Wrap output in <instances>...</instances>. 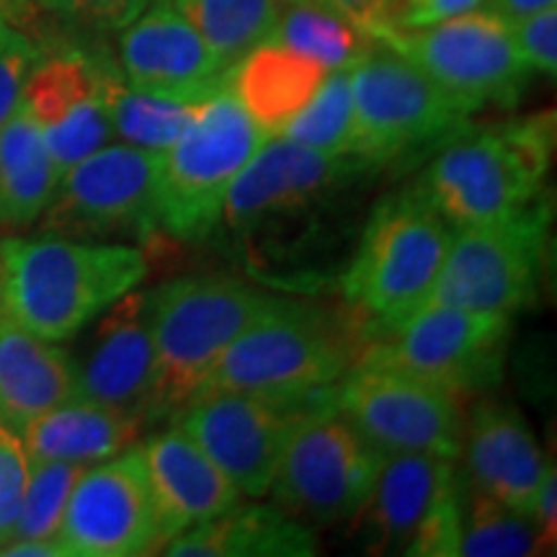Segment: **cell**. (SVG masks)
<instances>
[{
    "mask_svg": "<svg viewBox=\"0 0 557 557\" xmlns=\"http://www.w3.org/2000/svg\"><path fill=\"white\" fill-rule=\"evenodd\" d=\"M160 156L135 145H103L62 173L41 230L75 240H135L160 233Z\"/></svg>",
    "mask_w": 557,
    "mask_h": 557,
    "instance_id": "11",
    "label": "cell"
},
{
    "mask_svg": "<svg viewBox=\"0 0 557 557\" xmlns=\"http://www.w3.org/2000/svg\"><path fill=\"white\" fill-rule=\"evenodd\" d=\"M60 173L39 124L18 101L0 127V230L29 227L50 205Z\"/></svg>",
    "mask_w": 557,
    "mask_h": 557,
    "instance_id": "27",
    "label": "cell"
},
{
    "mask_svg": "<svg viewBox=\"0 0 557 557\" xmlns=\"http://www.w3.org/2000/svg\"><path fill=\"white\" fill-rule=\"evenodd\" d=\"M271 41L323 62L329 70H351L377 47V39L354 26L329 3H289L282 9Z\"/></svg>",
    "mask_w": 557,
    "mask_h": 557,
    "instance_id": "30",
    "label": "cell"
},
{
    "mask_svg": "<svg viewBox=\"0 0 557 557\" xmlns=\"http://www.w3.org/2000/svg\"><path fill=\"white\" fill-rule=\"evenodd\" d=\"M468 500L462 506V537H459V555L468 557H524L547 553L537 524L517 511L465 485Z\"/></svg>",
    "mask_w": 557,
    "mask_h": 557,
    "instance_id": "31",
    "label": "cell"
},
{
    "mask_svg": "<svg viewBox=\"0 0 557 557\" xmlns=\"http://www.w3.org/2000/svg\"><path fill=\"white\" fill-rule=\"evenodd\" d=\"M380 169L359 156H325L274 135L230 186L218 227L256 276L305 287L344 238L351 199Z\"/></svg>",
    "mask_w": 557,
    "mask_h": 557,
    "instance_id": "1",
    "label": "cell"
},
{
    "mask_svg": "<svg viewBox=\"0 0 557 557\" xmlns=\"http://www.w3.org/2000/svg\"><path fill=\"white\" fill-rule=\"evenodd\" d=\"M382 459L338 413L331 389L299 410L269 493L292 517L315 524L351 521L372 493Z\"/></svg>",
    "mask_w": 557,
    "mask_h": 557,
    "instance_id": "9",
    "label": "cell"
},
{
    "mask_svg": "<svg viewBox=\"0 0 557 557\" xmlns=\"http://www.w3.org/2000/svg\"><path fill=\"white\" fill-rule=\"evenodd\" d=\"M315 534L292 513L271 506H238L163 545L176 557H310Z\"/></svg>",
    "mask_w": 557,
    "mask_h": 557,
    "instance_id": "25",
    "label": "cell"
},
{
    "mask_svg": "<svg viewBox=\"0 0 557 557\" xmlns=\"http://www.w3.org/2000/svg\"><path fill=\"white\" fill-rule=\"evenodd\" d=\"M553 145V114L465 127L436 150L418 186L451 227L508 220L545 197Z\"/></svg>",
    "mask_w": 557,
    "mask_h": 557,
    "instance_id": "6",
    "label": "cell"
},
{
    "mask_svg": "<svg viewBox=\"0 0 557 557\" xmlns=\"http://www.w3.org/2000/svg\"><path fill=\"white\" fill-rule=\"evenodd\" d=\"M139 451L156 508L158 547L238 504V487L176 423L148 436Z\"/></svg>",
    "mask_w": 557,
    "mask_h": 557,
    "instance_id": "20",
    "label": "cell"
},
{
    "mask_svg": "<svg viewBox=\"0 0 557 557\" xmlns=\"http://www.w3.org/2000/svg\"><path fill=\"white\" fill-rule=\"evenodd\" d=\"M549 201L508 220L451 230L429 302L513 318L537 299L547 261Z\"/></svg>",
    "mask_w": 557,
    "mask_h": 557,
    "instance_id": "10",
    "label": "cell"
},
{
    "mask_svg": "<svg viewBox=\"0 0 557 557\" xmlns=\"http://www.w3.org/2000/svg\"><path fill=\"white\" fill-rule=\"evenodd\" d=\"M299 410L243 393H199L173 416L207 457L250 498L267 496Z\"/></svg>",
    "mask_w": 557,
    "mask_h": 557,
    "instance_id": "16",
    "label": "cell"
},
{
    "mask_svg": "<svg viewBox=\"0 0 557 557\" xmlns=\"http://www.w3.org/2000/svg\"><path fill=\"white\" fill-rule=\"evenodd\" d=\"M462 506H465V483L455 480V485L438 498L431 513L418 527L413 542H410L406 555L423 557H457L459 537H462Z\"/></svg>",
    "mask_w": 557,
    "mask_h": 557,
    "instance_id": "35",
    "label": "cell"
},
{
    "mask_svg": "<svg viewBox=\"0 0 557 557\" xmlns=\"http://www.w3.org/2000/svg\"><path fill=\"white\" fill-rule=\"evenodd\" d=\"M329 73L323 62L269 39L230 70V90L250 120L274 137L315 99Z\"/></svg>",
    "mask_w": 557,
    "mask_h": 557,
    "instance_id": "24",
    "label": "cell"
},
{
    "mask_svg": "<svg viewBox=\"0 0 557 557\" xmlns=\"http://www.w3.org/2000/svg\"><path fill=\"white\" fill-rule=\"evenodd\" d=\"M351 156L377 169L438 150L470 120L447 90L382 41L351 67Z\"/></svg>",
    "mask_w": 557,
    "mask_h": 557,
    "instance_id": "8",
    "label": "cell"
},
{
    "mask_svg": "<svg viewBox=\"0 0 557 557\" xmlns=\"http://www.w3.org/2000/svg\"><path fill=\"white\" fill-rule=\"evenodd\" d=\"M32 459L16 431L0 423V547L13 540L16 521L29 483Z\"/></svg>",
    "mask_w": 557,
    "mask_h": 557,
    "instance_id": "36",
    "label": "cell"
},
{
    "mask_svg": "<svg viewBox=\"0 0 557 557\" xmlns=\"http://www.w3.org/2000/svg\"><path fill=\"white\" fill-rule=\"evenodd\" d=\"M485 0H400L398 29H423L483 9Z\"/></svg>",
    "mask_w": 557,
    "mask_h": 557,
    "instance_id": "40",
    "label": "cell"
},
{
    "mask_svg": "<svg viewBox=\"0 0 557 557\" xmlns=\"http://www.w3.org/2000/svg\"><path fill=\"white\" fill-rule=\"evenodd\" d=\"M0 287H3V253H0Z\"/></svg>",
    "mask_w": 557,
    "mask_h": 557,
    "instance_id": "45",
    "label": "cell"
},
{
    "mask_svg": "<svg viewBox=\"0 0 557 557\" xmlns=\"http://www.w3.org/2000/svg\"><path fill=\"white\" fill-rule=\"evenodd\" d=\"M451 230L418 184L374 205L338 276L348 315L369 344L393 336L426 305Z\"/></svg>",
    "mask_w": 557,
    "mask_h": 557,
    "instance_id": "4",
    "label": "cell"
},
{
    "mask_svg": "<svg viewBox=\"0 0 557 557\" xmlns=\"http://www.w3.org/2000/svg\"><path fill=\"white\" fill-rule=\"evenodd\" d=\"M508 329L511 318L429 302L393 336L369 344L364 357L398 367L462 398L485 393L504 377Z\"/></svg>",
    "mask_w": 557,
    "mask_h": 557,
    "instance_id": "14",
    "label": "cell"
},
{
    "mask_svg": "<svg viewBox=\"0 0 557 557\" xmlns=\"http://www.w3.org/2000/svg\"><path fill=\"white\" fill-rule=\"evenodd\" d=\"M462 449L468 483L529 517L549 462L524 416L508 403H478L465 423Z\"/></svg>",
    "mask_w": 557,
    "mask_h": 557,
    "instance_id": "22",
    "label": "cell"
},
{
    "mask_svg": "<svg viewBox=\"0 0 557 557\" xmlns=\"http://www.w3.org/2000/svg\"><path fill=\"white\" fill-rule=\"evenodd\" d=\"M287 3H315V0H287Z\"/></svg>",
    "mask_w": 557,
    "mask_h": 557,
    "instance_id": "46",
    "label": "cell"
},
{
    "mask_svg": "<svg viewBox=\"0 0 557 557\" xmlns=\"http://www.w3.org/2000/svg\"><path fill=\"white\" fill-rule=\"evenodd\" d=\"M41 47L9 18L0 24V127L18 107L26 78L41 60Z\"/></svg>",
    "mask_w": 557,
    "mask_h": 557,
    "instance_id": "34",
    "label": "cell"
},
{
    "mask_svg": "<svg viewBox=\"0 0 557 557\" xmlns=\"http://www.w3.org/2000/svg\"><path fill=\"white\" fill-rule=\"evenodd\" d=\"M225 70L271 39L282 0H171Z\"/></svg>",
    "mask_w": 557,
    "mask_h": 557,
    "instance_id": "29",
    "label": "cell"
},
{
    "mask_svg": "<svg viewBox=\"0 0 557 557\" xmlns=\"http://www.w3.org/2000/svg\"><path fill=\"white\" fill-rule=\"evenodd\" d=\"M333 403L380 455H462L465 416L459 398L398 367L361 354L333 387Z\"/></svg>",
    "mask_w": 557,
    "mask_h": 557,
    "instance_id": "12",
    "label": "cell"
},
{
    "mask_svg": "<svg viewBox=\"0 0 557 557\" xmlns=\"http://www.w3.org/2000/svg\"><path fill=\"white\" fill-rule=\"evenodd\" d=\"M145 426L143 416L90 400H67L21 431L29 459L96 465L120 455Z\"/></svg>",
    "mask_w": 557,
    "mask_h": 557,
    "instance_id": "26",
    "label": "cell"
},
{
    "mask_svg": "<svg viewBox=\"0 0 557 557\" xmlns=\"http://www.w3.org/2000/svg\"><path fill=\"white\" fill-rule=\"evenodd\" d=\"M86 465L60 459H32L29 483L16 521L13 540H54L67 498ZM11 542V540H9Z\"/></svg>",
    "mask_w": 557,
    "mask_h": 557,
    "instance_id": "33",
    "label": "cell"
},
{
    "mask_svg": "<svg viewBox=\"0 0 557 557\" xmlns=\"http://www.w3.org/2000/svg\"><path fill=\"white\" fill-rule=\"evenodd\" d=\"M269 135L240 107L230 83L201 101L194 122L160 156V227L173 240L201 243L220 225L230 186Z\"/></svg>",
    "mask_w": 557,
    "mask_h": 557,
    "instance_id": "7",
    "label": "cell"
},
{
    "mask_svg": "<svg viewBox=\"0 0 557 557\" xmlns=\"http://www.w3.org/2000/svg\"><path fill=\"white\" fill-rule=\"evenodd\" d=\"M282 137L325 156H348L354 137L351 70H331L315 99L284 127Z\"/></svg>",
    "mask_w": 557,
    "mask_h": 557,
    "instance_id": "32",
    "label": "cell"
},
{
    "mask_svg": "<svg viewBox=\"0 0 557 557\" xmlns=\"http://www.w3.org/2000/svg\"><path fill=\"white\" fill-rule=\"evenodd\" d=\"M549 5H555V0H485L483 9L493 11L496 16L506 18L508 24H513V21L532 16V13L537 11H545Z\"/></svg>",
    "mask_w": 557,
    "mask_h": 557,
    "instance_id": "43",
    "label": "cell"
},
{
    "mask_svg": "<svg viewBox=\"0 0 557 557\" xmlns=\"http://www.w3.org/2000/svg\"><path fill=\"white\" fill-rule=\"evenodd\" d=\"M70 24L99 32H122L150 0H32Z\"/></svg>",
    "mask_w": 557,
    "mask_h": 557,
    "instance_id": "37",
    "label": "cell"
},
{
    "mask_svg": "<svg viewBox=\"0 0 557 557\" xmlns=\"http://www.w3.org/2000/svg\"><path fill=\"white\" fill-rule=\"evenodd\" d=\"M513 41L521 60L527 62L529 70L537 73L555 75L557 73V9L549 5L545 11L532 13L511 24Z\"/></svg>",
    "mask_w": 557,
    "mask_h": 557,
    "instance_id": "38",
    "label": "cell"
},
{
    "mask_svg": "<svg viewBox=\"0 0 557 557\" xmlns=\"http://www.w3.org/2000/svg\"><path fill=\"white\" fill-rule=\"evenodd\" d=\"M94 323L83 354L73 357L75 400L129 410L145 421L156 369L150 292H127Z\"/></svg>",
    "mask_w": 557,
    "mask_h": 557,
    "instance_id": "19",
    "label": "cell"
},
{
    "mask_svg": "<svg viewBox=\"0 0 557 557\" xmlns=\"http://www.w3.org/2000/svg\"><path fill=\"white\" fill-rule=\"evenodd\" d=\"M16 3H21V0H0V24H3V21L9 18L11 5H16Z\"/></svg>",
    "mask_w": 557,
    "mask_h": 557,
    "instance_id": "44",
    "label": "cell"
},
{
    "mask_svg": "<svg viewBox=\"0 0 557 557\" xmlns=\"http://www.w3.org/2000/svg\"><path fill=\"white\" fill-rule=\"evenodd\" d=\"M67 400H75L73 357L0 310V423L21 434Z\"/></svg>",
    "mask_w": 557,
    "mask_h": 557,
    "instance_id": "23",
    "label": "cell"
},
{
    "mask_svg": "<svg viewBox=\"0 0 557 557\" xmlns=\"http://www.w3.org/2000/svg\"><path fill=\"white\" fill-rule=\"evenodd\" d=\"M0 310L34 336L67 341L148 276V256L127 243L62 235L0 238Z\"/></svg>",
    "mask_w": 557,
    "mask_h": 557,
    "instance_id": "2",
    "label": "cell"
},
{
    "mask_svg": "<svg viewBox=\"0 0 557 557\" xmlns=\"http://www.w3.org/2000/svg\"><path fill=\"white\" fill-rule=\"evenodd\" d=\"M54 540L67 557H132L158 547L156 508L139 447L83 470Z\"/></svg>",
    "mask_w": 557,
    "mask_h": 557,
    "instance_id": "15",
    "label": "cell"
},
{
    "mask_svg": "<svg viewBox=\"0 0 557 557\" xmlns=\"http://www.w3.org/2000/svg\"><path fill=\"white\" fill-rule=\"evenodd\" d=\"M101 94L107 103L111 132L122 143L163 156L194 122L201 103L171 101L143 94L124 81L122 70L99 54Z\"/></svg>",
    "mask_w": 557,
    "mask_h": 557,
    "instance_id": "28",
    "label": "cell"
},
{
    "mask_svg": "<svg viewBox=\"0 0 557 557\" xmlns=\"http://www.w3.org/2000/svg\"><path fill=\"white\" fill-rule=\"evenodd\" d=\"M534 524H537L545 545L553 549L557 542V478H555V465L549 462V468L540 480L537 493H534L532 511H529Z\"/></svg>",
    "mask_w": 557,
    "mask_h": 557,
    "instance_id": "41",
    "label": "cell"
},
{
    "mask_svg": "<svg viewBox=\"0 0 557 557\" xmlns=\"http://www.w3.org/2000/svg\"><path fill=\"white\" fill-rule=\"evenodd\" d=\"M5 557H67L58 540H11L0 547Z\"/></svg>",
    "mask_w": 557,
    "mask_h": 557,
    "instance_id": "42",
    "label": "cell"
},
{
    "mask_svg": "<svg viewBox=\"0 0 557 557\" xmlns=\"http://www.w3.org/2000/svg\"><path fill=\"white\" fill-rule=\"evenodd\" d=\"M455 480V457L429 451L385 455L372 493L351 519L361 545L377 555L406 553L418 527Z\"/></svg>",
    "mask_w": 557,
    "mask_h": 557,
    "instance_id": "21",
    "label": "cell"
},
{
    "mask_svg": "<svg viewBox=\"0 0 557 557\" xmlns=\"http://www.w3.org/2000/svg\"><path fill=\"white\" fill-rule=\"evenodd\" d=\"M323 3L377 41L398 29L400 0H323Z\"/></svg>",
    "mask_w": 557,
    "mask_h": 557,
    "instance_id": "39",
    "label": "cell"
},
{
    "mask_svg": "<svg viewBox=\"0 0 557 557\" xmlns=\"http://www.w3.org/2000/svg\"><path fill=\"white\" fill-rule=\"evenodd\" d=\"M438 83L470 114L513 107L529 81L511 24L478 9L423 29H395L380 39Z\"/></svg>",
    "mask_w": 557,
    "mask_h": 557,
    "instance_id": "13",
    "label": "cell"
},
{
    "mask_svg": "<svg viewBox=\"0 0 557 557\" xmlns=\"http://www.w3.org/2000/svg\"><path fill=\"white\" fill-rule=\"evenodd\" d=\"M282 297L238 276H184L150 292L156 369L145 421L173 416L205 385L230 344Z\"/></svg>",
    "mask_w": 557,
    "mask_h": 557,
    "instance_id": "5",
    "label": "cell"
},
{
    "mask_svg": "<svg viewBox=\"0 0 557 557\" xmlns=\"http://www.w3.org/2000/svg\"><path fill=\"white\" fill-rule=\"evenodd\" d=\"M122 75L135 90L160 99L201 103L230 83L205 39L171 0H150L122 29Z\"/></svg>",
    "mask_w": 557,
    "mask_h": 557,
    "instance_id": "17",
    "label": "cell"
},
{
    "mask_svg": "<svg viewBox=\"0 0 557 557\" xmlns=\"http://www.w3.org/2000/svg\"><path fill=\"white\" fill-rule=\"evenodd\" d=\"M21 103L39 124L60 178L114 137L96 54L83 50L41 54L26 78Z\"/></svg>",
    "mask_w": 557,
    "mask_h": 557,
    "instance_id": "18",
    "label": "cell"
},
{
    "mask_svg": "<svg viewBox=\"0 0 557 557\" xmlns=\"http://www.w3.org/2000/svg\"><path fill=\"white\" fill-rule=\"evenodd\" d=\"M367 346L351 315L282 297L230 344L199 393H243L302 410L329 395Z\"/></svg>",
    "mask_w": 557,
    "mask_h": 557,
    "instance_id": "3",
    "label": "cell"
}]
</instances>
